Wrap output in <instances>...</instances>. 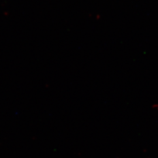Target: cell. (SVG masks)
I'll use <instances>...</instances> for the list:
<instances>
[]
</instances>
